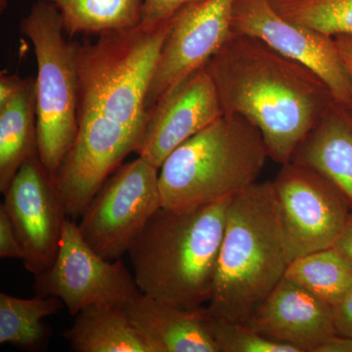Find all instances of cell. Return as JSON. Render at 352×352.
I'll return each mask as SVG.
<instances>
[{
  "label": "cell",
  "mask_w": 352,
  "mask_h": 352,
  "mask_svg": "<svg viewBox=\"0 0 352 352\" xmlns=\"http://www.w3.org/2000/svg\"><path fill=\"white\" fill-rule=\"evenodd\" d=\"M206 69L224 113L254 124L281 166L337 102L314 72L251 36L232 34Z\"/></svg>",
  "instance_id": "cell-1"
},
{
  "label": "cell",
  "mask_w": 352,
  "mask_h": 352,
  "mask_svg": "<svg viewBox=\"0 0 352 352\" xmlns=\"http://www.w3.org/2000/svg\"><path fill=\"white\" fill-rule=\"evenodd\" d=\"M231 200L152 215L127 252L141 293L184 309L210 302Z\"/></svg>",
  "instance_id": "cell-2"
},
{
  "label": "cell",
  "mask_w": 352,
  "mask_h": 352,
  "mask_svg": "<svg viewBox=\"0 0 352 352\" xmlns=\"http://www.w3.org/2000/svg\"><path fill=\"white\" fill-rule=\"evenodd\" d=\"M289 263L272 182H256L229 204L208 311L247 324Z\"/></svg>",
  "instance_id": "cell-3"
},
{
  "label": "cell",
  "mask_w": 352,
  "mask_h": 352,
  "mask_svg": "<svg viewBox=\"0 0 352 352\" xmlns=\"http://www.w3.org/2000/svg\"><path fill=\"white\" fill-rule=\"evenodd\" d=\"M170 19L154 28L100 36L76 44L78 122L119 129L139 139L147 120L148 92Z\"/></svg>",
  "instance_id": "cell-4"
},
{
  "label": "cell",
  "mask_w": 352,
  "mask_h": 352,
  "mask_svg": "<svg viewBox=\"0 0 352 352\" xmlns=\"http://www.w3.org/2000/svg\"><path fill=\"white\" fill-rule=\"evenodd\" d=\"M268 157L258 129L239 115L224 113L164 160L162 207L186 210L233 198L258 182Z\"/></svg>",
  "instance_id": "cell-5"
},
{
  "label": "cell",
  "mask_w": 352,
  "mask_h": 352,
  "mask_svg": "<svg viewBox=\"0 0 352 352\" xmlns=\"http://www.w3.org/2000/svg\"><path fill=\"white\" fill-rule=\"evenodd\" d=\"M23 34L34 46L38 157L56 182L58 171L78 131L76 44L65 38L61 15L50 0H41L23 20Z\"/></svg>",
  "instance_id": "cell-6"
},
{
  "label": "cell",
  "mask_w": 352,
  "mask_h": 352,
  "mask_svg": "<svg viewBox=\"0 0 352 352\" xmlns=\"http://www.w3.org/2000/svg\"><path fill=\"white\" fill-rule=\"evenodd\" d=\"M159 170L138 157L119 166L90 201L78 228L102 258H122L162 207Z\"/></svg>",
  "instance_id": "cell-7"
},
{
  "label": "cell",
  "mask_w": 352,
  "mask_h": 352,
  "mask_svg": "<svg viewBox=\"0 0 352 352\" xmlns=\"http://www.w3.org/2000/svg\"><path fill=\"white\" fill-rule=\"evenodd\" d=\"M272 184L289 263L336 245L352 208L329 178L289 162Z\"/></svg>",
  "instance_id": "cell-8"
},
{
  "label": "cell",
  "mask_w": 352,
  "mask_h": 352,
  "mask_svg": "<svg viewBox=\"0 0 352 352\" xmlns=\"http://www.w3.org/2000/svg\"><path fill=\"white\" fill-rule=\"evenodd\" d=\"M34 277L36 296L59 298L74 317L91 305L124 308L141 294L122 261L99 256L71 219L65 222L54 263Z\"/></svg>",
  "instance_id": "cell-9"
},
{
  "label": "cell",
  "mask_w": 352,
  "mask_h": 352,
  "mask_svg": "<svg viewBox=\"0 0 352 352\" xmlns=\"http://www.w3.org/2000/svg\"><path fill=\"white\" fill-rule=\"evenodd\" d=\"M233 34L251 36L314 72L335 100L351 109L352 82L335 38L284 18L270 0H235Z\"/></svg>",
  "instance_id": "cell-10"
},
{
  "label": "cell",
  "mask_w": 352,
  "mask_h": 352,
  "mask_svg": "<svg viewBox=\"0 0 352 352\" xmlns=\"http://www.w3.org/2000/svg\"><path fill=\"white\" fill-rule=\"evenodd\" d=\"M235 0H203L188 4L170 18L146 100L147 112L187 76L205 68L232 36Z\"/></svg>",
  "instance_id": "cell-11"
},
{
  "label": "cell",
  "mask_w": 352,
  "mask_h": 352,
  "mask_svg": "<svg viewBox=\"0 0 352 352\" xmlns=\"http://www.w3.org/2000/svg\"><path fill=\"white\" fill-rule=\"evenodd\" d=\"M4 208L24 248L25 270L38 275L54 263L66 220L57 183L39 157L25 162L4 193Z\"/></svg>",
  "instance_id": "cell-12"
},
{
  "label": "cell",
  "mask_w": 352,
  "mask_h": 352,
  "mask_svg": "<svg viewBox=\"0 0 352 352\" xmlns=\"http://www.w3.org/2000/svg\"><path fill=\"white\" fill-rule=\"evenodd\" d=\"M223 115L212 76L198 69L148 111L134 153L160 170L173 150Z\"/></svg>",
  "instance_id": "cell-13"
},
{
  "label": "cell",
  "mask_w": 352,
  "mask_h": 352,
  "mask_svg": "<svg viewBox=\"0 0 352 352\" xmlns=\"http://www.w3.org/2000/svg\"><path fill=\"white\" fill-rule=\"evenodd\" d=\"M247 324L264 337L300 352H314L337 333L332 305L285 277L259 303Z\"/></svg>",
  "instance_id": "cell-14"
},
{
  "label": "cell",
  "mask_w": 352,
  "mask_h": 352,
  "mask_svg": "<svg viewBox=\"0 0 352 352\" xmlns=\"http://www.w3.org/2000/svg\"><path fill=\"white\" fill-rule=\"evenodd\" d=\"M124 310L159 352H220L207 308L184 309L141 293Z\"/></svg>",
  "instance_id": "cell-15"
},
{
  "label": "cell",
  "mask_w": 352,
  "mask_h": 352,
  "mask_svg": "<svg viewBox=\"0 0 352 352\" xmlns=\"http://www.w3.org/2000/svg\"><path fill=\"white\" fill-rule=\"evenodd\" d=\"M291 162L319 171L352 208V116L335 102L296 148Z\"/></svg>",
  "instance_id": "cell-16"
},
{
  "label": "cell",
  "mask_w": 352,
  "mask_h": 352,
  "mask_svg": "<svg viewBox=\"0 0 352 352\" xmlns=\"http://www.w3.org/2000/svg\"><path fill=\"white\" fill-rule=\"evenodd\" d=\"M64 336L75 352H159L127 316L124 307L91 305L76 315Z\"/></svg>",
  "instance_id": "cell-17"
},
{
  "label": "cell",
  "mask_w": 352,
  "mask_h": 352,
  "mask_svg": "<svg viewBox=\"0 0 352 352\" xmlns=\"http://www.w3.org/2000/svg\"><path fill=\"white\" fill-rule=\"evenodd\" d=\"M38 156L36 80L25 78L19 91L0 107V191L6 193L21 166Z\"/></svg>",
  "instance_id": "cell-18"
},
{
  "label": "cell",
  "mask_w": 352,
  "mask_h": 352,
  "mask_svg": "<svg viewBox=\"0 0 352 352\" xmlns=\"http://www.w3.org/2000/svg\"><path fill=\"white\" fill-rule=\"evenodd\" d=\"M61 15L65 34H104L129 31L142 22L143 0H50Z\"/></svg>",
  "instance_id": "cell-19"
},
{
  "label": "cell",
  "mask_w": 352,
  "mask_h": 352,
  "mask_svg": "<svg viewBox=\"0 0 352 352\" xmlns=\"http://www.w3.org/2000/svg\"><path fill=\"white\" fill-rule=\"evenodd\" d=\"M63 307V302L55 296L21 298L0 294V344L27 351H41L50 336L43 319Z\"/></svg>",
  "instance_id": "cell-20"
},
{
  "label": "cell",
  "mask_w": 352,
  "mask_h": 352,
  "mask_svg": "<svg viewBox=\"0 0 352 352\" xmlns=\"http://www.w3.org/2000/svg\"><path fill=\"white\" fill-rule=\"evenodd\" d=\"M284 277L333 307L351 288L352 265L332 247L293 259Z\"/></svg>",
  "instance_id": "cell-21"
},
{
  "label": "cell",
  "mask_w": 352,
  "mask_h": 352,
  "mask_svg": "<svg viewBox=\"0 0 352 352\" xmlns=\"http://www.w3.org/2000/svg\"><path fill=\"white\" fill-rule=\"evenodd\" d=\"M280 15L331 36H352V0H270Z\"/></svg>",
  "instance_id": "cell-22"
},
{
  "label": "cell",
  "mask_w": 352,
  "mask_h": 352,
  "mask_svg": "<svg viewBox=\"0 0 352 352\" xmlns=\"http://www.w3.org/2000/svg\"><path fill=\"white\" fill-rule=\"evenodd\" d=\"M210 328L220 352H300L295 346L264 337L248 324L217 318L210 314Z\"/></svg>",
  "instance_id": "cell-23"
},
{
  "label": "cell",
  "mask_w": 352,
  "mask_h": 352,
  "mask_svg": "<svg viewBox=\"0 0 352 352\" xmlns=\"http://www.w3.org/2000/svg\"><path fill=\"white\" fill-rule=\"evenodd\" d=\"M203 0H143L142 22L144 28H154L170 20L177 11L188 4Z\"/></svg>",
  "instance_id": "cell-24"
},
{
  "label": "cell",
  "mask_w": 352,
  "mask_h": 352,
  "mask_svg": "<svg viewBox=\"0 0 352 352\" xmlns=\"http://www.w3.org/2000/svg\"><path fill=\"white\" fill-rule=\"evenodd\" d=\"M25 252L12 220L3 204L0 206V258L24 259Z\"/></svg>",
  "instance_id": "cell-25"
},
{
  "label": "cell",
  "mask_w": 352,
  "mask_h": 352,
  "mask_svg": "<svg viewBox=\"0 0 352 352\" xmlns=\"http://www.w3.org/2000/svg\"><path fill=\"white\" fill-rule=\"evenodd\" d=\"M333 311L337 333L352 339V286L344 298L333 305Z\"/></svg>",
  "instance_id": "cell-26"
},
{
  "label": "cell",
  "mask_w": 352,
  "mask_h": 352,
  "mask_svg": "<svg viewBox=\"0 0 352 352\" xmlns=\"http://www.w3.org/2000/svg\"><path fill=\"white\" fill-rule=\"evenodd\" d=\"M23 78L16 76H7L1 74L0 76V107L6 105L7 102L12 99L22 87Z\"/></svg>",
  "instance_id": "cell-27"
},
{
  "label": "cell",
  "mask_w": 352,
  "mask_h": 352,
  "mask_svg": "<svg viewBox=\"0 0 352 352\" xmlns=\"http://www.w3.org/2000/svg\"><path fill=\"white\" fill-rule=\"evenodd\" d=\"M314 352H352V339L335 333L324 340Z\"/></svg>",
  "instance_id": "cell-28"
},
{
  "label": "cell",
  "mask_w": 352,
  "mask_h": 352,
  "mask_svg": "<svg viewBox=\"0 0 352 352\" xmlns=\"http://www.w3.org/2000/svg\"><path fill=\"white\" fill-rule=\"evenodd\" d=\"M333 247L352 265V212L351 215H349V219H347L344 230H342L339 239H338L337 243H336Z\"/></svg>",
  "instance_id": "cell-29"
},
{
  "label": "cell",
  "mask_w": 352,
  "mask_h": 352,
  "mask_svg": "<svg viewBox=\"0 0 352 352\" xmlns=\"http://www.w3.org/2000/svg\"><path fill=\"white\" fill-rule=\"evenodd\" d=\"M333 38H335L336 43H337L340 56H342V61H344V65H346L352 82V36H339ZM349 112H351L352 116V97Z\"/></svg>",
  "instance_id": "cell-30"
},
{
  "label": "cell",
  "mask_w": 352,
  "mask_h": 352,
  "mask_svg": "<svg viewBox=\"0 0 352 352\" xmlns=\"http://www.w3.org/2000/svg\"><path fill=\"white\" fill-rule=\"evenodd\" d=\"M7 3V0H0V6H1V9L6 8Z\"/></svg>",
  "instance_id": "cell-31"
}]
</instances>
